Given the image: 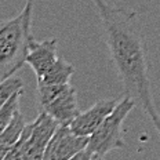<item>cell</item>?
Segmentation results:
<instances>
[{"label":"cell","instance_id":"1","mask_svg":"<svg viewBox=\"0 0 160 160\" xmlns=\"http://www.w3.org/2000/svg\"><path fill=\"white\" fill-rule=\"evenodd\" d=\"M92 2L104 26L106 44L124 94L134 99L160 135V115L152 97L141 18L135 11L115 7L105 0Z\"/></svg>","mask_w":160,"mask_h":160},{"label":"cell","instance_id":"2","mask_svg":"<svg viewBox=\"0 0 160 160\" xmlns=\"http://www.w3.org/2000/svg\"><path fill=\"white\" fill-rule=\"evenodd\" d=\"M32 0L15 18L0 22V82L11 78L24 64L32 40Z\"/></svg>","mask_w":160,"mask_h":160},{"label":"cell","instance_id":"3","mask_svg":"<svg viewBox=\"0 0 160 160\" xmlns=\"http://www.w3.org/2000/svg\"><path fill=\"white\" fill-rule=\"evenodd\" d=\"M137 104L134 99L126 95L120 102H118L116 108L108 116L104 123L97 128L94 134L88 137L87 146L80 153L75 156L76 160H95L104 159L111 151L123 148L124 139H123L122 127L128 113L134 109Z\"/></svg>","mask_w":160,"mask_h":160},{"label":"cell","instance_id":"4","mask_svg":"<svg viewBox=\"0 0 160 160\" xmlns=\"http://www.w3.org/2000/svg\"><path fill=\"white\" fill-rule=\"evenodd\" d=\"M38 97L42 111L52 116L59 124H71L80 113L76 88L71 83L65 84H42L38 83Z\"/></svg>","mask_w":160,"mask_h":160},{"label":"cell","instance_id":"5","mask_svg":"<svg viewBox=\"0 0 160 160\" xmlns=\"http://www.w3.org/2000/svg\"><path fill=\"white\" fill-rule=\"evenodd\" d=\"M88 137L78 135L69 124H59L44 152V160L75 159L87 146Z\"/></svg>","mask_w":160,"mask_h":160},{"label":"cell","instance_id":"6","mask_svg":"<svg viewBox=\"0 0 160 160\" xmlns=\"http://www.w3.org/2000/svg\"><path fill=\"white\" fill-rule=\"evenodd\" d=\"M58 126L59 123L47 112L42 111L39 113L38 118L31 123V132H29L25 160H40L44 158V152Z\"/></svg>","mask_w":160,"mask_h":160},{"label":"cell","instance_id":"7","mask_svg":"<svg viewBox=\"0 0 160 160\" xmlns=\"http://www.w3.org/2000/svg\"><path fill=\"white\" fill-rule=\"evenodd\" d=\"M116 105H118L116 99H101L87 111L80 112L69 126L78 135L90 137L111 115Z\"/></svg>","mask_w":160,"mask_h":160},{"label":"cell","instance_id":"8","mask_svg":"<svg viewBox=\"0 0 160 160\" xmlns=\"http://www.w3.org/2000/svg\"><path fill=\"white\" fill-rule=\"evenodd\" d=\"M57 39H47L38 42L32 38L29 43V51L26 55V64L33 69L36 78H42L47 69L57 61Z\"/></svg>","mask_w":160,"mask_h":160},{"label":"cell","instance_id":"9","mask_svg":"<svg viewBox=\"0 0 160 160\" xmlns=\"http://www.w3.org/2000/svg\"><path fill=\"white\" fill-rule=\"evenodd\" d=\"M26 123L25 119L22 116L21 111H17L12 120L10 122V124L4 128V131L0 134V159H6L7 153L12 149V146L17 144V141L19 139L22 131H24Z\"/></svg>","mask_w":160,"mask_h":160},{"label":"cell","instance_id":"10","mask_svg":"<svg viewBox=\"0 0 160 160\" xmlns=\"http://www.w3.org/2000/svg\"><path fill=\"white\" fill-rule=\"evenodd\" d=\"M75 72L72 64L64 58H57V61L47 69V72L38 79V83L42 84H65L71 82V78Z\"/></svg>","mask_w":160,"mask_h":160},{"label":"cell","instance_id":"11","mask_svg":"<svg viewBox=\"0 0 160 160\" xmlns=\"http://www.w3.org/2000/svg\"><path fill=\"white\" fill-rule=\"evenodd\" d=\"M22 91H24V90L15 92V94L3 105V108L0 109V134L4 131V128L10 124V122L14 118L15 112L19 109V101H21Z\"/></svg>","mask_w":160,"mask_h":160},{"label":"cell","instance_id":"12","mask_svg":"<svg viewBox=\"0 0 160 160\" xmlns=\"http://www.w3.org/2000/svg\"><path fill=\"white\" fill-rule=\"evenodd\" d=\"M21 90H24V83H22V79L19 78L11 76V78L0 82V109L15 92L21 91Z\"/></svg>","mask_w":160,"mask_h":160}]
</instances>
